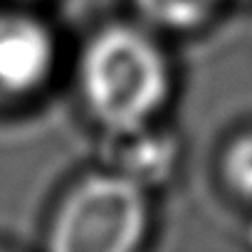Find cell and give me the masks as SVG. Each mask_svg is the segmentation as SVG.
I'll use <instances>...</instances> for the list:
<instances>
[{"label":"cell","mask_w":252,"mask_h":252,"mask_svg":"<svg viewBox=\"0 0 252 252\" xmlns=\"http://www.w3.org/2000/svg\"><path fill=\"white\" fill-rule=\"evenodd\" d=\"M151 210L146 186L121 171L92 173L60 200L47 247L57 252H131L141 247Z\"/></svg>","instance_id":"2"},{"label":"cell","mask_w":252,"mask_h":252,"mask_svg":"<svg viewBox=\"0 0 252 252\" xmlns=\"http://www.w3.org/2000/svg\"><path fill=\"white\" fill-rule=\"evenodd\" d=\"M222 178L237 198L252 203V131L240 134L225 149Z\"/></svg>","instance_id":"5"},{"label":"cell","mask_w":252,"mask_h":252,"mask_svg":"<svg viewBox=\"0 0 252 252\" xmlns=\"http://www.w3.org/2000/svg\"><path fill=\"white\" fill-rule=\"evenodd\" d=\"M79 89L92 119L111 136L154 124L171 94L163 47L141 28L114 23L89 37L79 57Z\"/></svg>","instance_id":"1"},{"label":"cell","mask_w":252,"mask_h":252,"mask_svg":"<svg viewBox=\"0 0 252 252\" xmlns=\"http://www.w3.org/2000/svg\"><path fill=\"white\" fill-rule=\"evenodd\" d=\"M55 37L28 13H0V94L28 96L47 84L55 69Z\"/></svg>","instance_id":"3"},{"label":"cell","mask_w":252,"mask_h":252,"mask_svg":"<svg viewBox=\"0 0 252 252\" xmlns=\"http://www.w3.org/2000/svg\"><path fill=\"white\" fill-rule=\"evenodd\" d=\"M222 0H134L144 20L161 30L186 32L205 25Z\"/></svg>","instance_id":"4"}]
</instances>
